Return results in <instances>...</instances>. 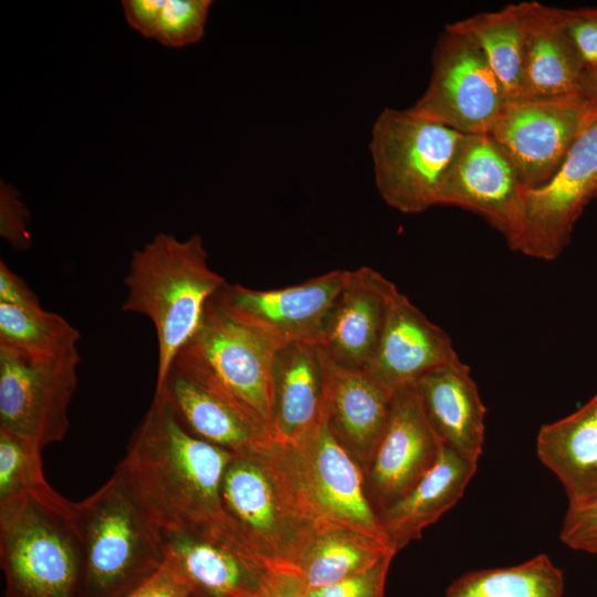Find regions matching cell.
<instances>
[{"mask_svg":"<svg viewBox=\"0 0 597 597\" xmlns=\"http://www.w3.org/2000/svg\"><path fill=\"white\" fill-rule=\"evenodd\" d=\"M232 455L187 431L155 391L116 469L161 533L190 535L263 565L224 507L222 479Z\"/></svg>","mask_w":597,"mask_h":597,"instance_id":"1","label":"cell"},{"mask_svg":"<svg viewBox=\"0 0 597 597\" xmlns=\"http://www.w3.org/2000/svg\"><path fill=\"white\" fill-rule=\"evenodd\" d=\"M221 492L229 516L266 568L297 570L316 534L332 525L308 500L291 449L276 442L233 453Z\"/></svg>","mask_w":597,"mask_h":597,"instance_id":"2","label":"cell"},{"mask_svg":"<svg viewBox=\"0 0 597 597\" xmlns=\"http://www.w3.org/2000/svg\"><path fill=\"white\" fill-rule=\"evenodd\" d=\"M3 597H85L74 502L45 482L0 504Z\"/></svg>","mask_w":597,"mask_h":597,"instance_id":"3","label":"cell"},{"mask_svg":"<svg viewBox=\"0 0 597 597\" xmlns=\"http://www.w3.org/2000/svg\"><path fill=\"white\" fill-rule=\"evenodd\" d=\"M124 283L123 310L148 317L156 329L158 387L227 282L209 266L199 234L179 241L159 233L133 253Z\"/></svg>","mask_w":597,"mask_h":597,"instance_id":"4","label":"cell"},{"mask_svg":"<svg viewBox=\"0 0 597 597\" xmlns=\"http://www.w3.org/2000/svg\"><path fill=\"white\" fill-rule=\"evenodd\" d=\"M74 507L85 553V597H128L163 566L161 532L118 469Z\"/></svg>","mask_w":597,"mask_h":597,"instance_id":"5","label":"cell"},{"mask_svg":"<svg viewBox=\"0 0 597 597\" xmlns=\"http://www.w3.org/2000/svg\"><path fill=\"white\" fill-rule=\"evenodd\" d=\"M462 136L411 107L385 108L369 142L375 184L384 201L402 213L439 205L443 178Z\"/></svg>","mask_w":597,"mask_h":597,"instance_id":"6","label":"cell"},{"mask_svg":"<svg viewBox=\"0 0 597 597\" xmlns=\"http://www.w3.org/2000/svg\"><path fill=\"white\" fill-rule=\"evenodd\" d=\"M279 347L210 301L201 325L177 357L270 431L272 370Z\"/></svg>","mask_w":597,"mask_h":597,"instance_id":"7","label":"cell"},{"mask_svg":"<svg viewBox=\"0 0 597 597\" xmlns=\"http://www.w3.org/2000/svg\"><path fill=\"white\" fill-rule=\"evenodd\" d=\"M431 65L428 86L411 108L461 134H489L509 98L476 43L449 23Z\"/></svg>","mask_w":597,"mask_h":597,"instance_id":"8","label":"cell"},{"mask_svg":"<svg viewBox=\"0 0 597 597\" xmlns=\"http://www.w3.org/2000/svg\"><path fill=\"white\" fill-rule=\"evenodd\" d=\"M597 198V107L587 113L565 160L543 186L524 192L517 230L510 247L524 255L552 261L570 242L575 223Z\"/></svg>","mask_w":597,"mask_h":597,"instance_id":"9","label":"cell"},{"mask_svg":"<svg viewBox=\"0 0 597 597\" xmlns=\"http://www.w3.org/2000/svg\"><path fill=\"white\" fill-rule=\"evenodd\" d=\"M80 360L77 347L36 358L0 346V429L41 450L63 440Z\"/></svg>","mask_w":597,"mask_h":597,"instance_id":"10","label":"cell"},{"mask_svg":"<svg viewBox=\"0 0 597 597\" xmlns=\"http://www.w3.org/2000/svg\"><path fill=\"white\" fill-rule=\"evenodd\" d=\"M289 448L306 495L322 521L391 547L368 499L364 470L336 439L323 409L316 425Z\"/></svg>","mask_w":597,"mask_h":597,"instance_id":"11","label":"cell"},{"mask_svg":"<svg viewBox=\"0 0 597 597\" xmlns=\"http://www.w3.org/2000/svg\"><path fill=\"white\" fill-rule=\"evenodd\" d=\"M590 105L580 97L509 102L489 132L522 186L535 189L558 170Z\"/></svg>","mask_w":597,"mask_h":597,"instance_id":"12","label":"cell"},{"mask_svg":"<svg viewBox=\"0 0 597 597\" xmlns=\"http://www.w3.org/2000/svg\"><path fill=\"white\" fill-rule=\"evenodd\" d=\"M347 275V270H335L301 284L271 290L226 283L213 301L279 348L294 343L318 345Z\"/></svg>","mask_w":597,"mask_h":597,"instance_id":"13","label":"cell"},{"mask_svg":"<svg viewBox=\"0 0 597 597\" xmlns=\"http://www.w3.org/2000/svg\"><path fill=\"white\" fill-rule=\"evenodd\" d=\"M441 444L416 384L397 389L384 431L364 470L366 492L377 514L405 496L430 470Z\"/></svg>","mask_w":597,"mask_h":597,"instance_id":"14","label":"cell"},{"mask_svg":"<svg viewBox=\"0 0 597 597\" xmlns=\"http://www.w3.org/2000/svg\"><path fill=\"white\" fill-rule=\"evenodd\" d=\"M525 190L489 134H463L443 178L439 205L480 214L510 241L519 227Z\"/></svg>","mask_w":597,"mask_h":597,"instance_id":"15","label":"cell"},{"mask_svg":"<svg viewBox=\"0 0 597 597\" xmlns=\"http://www.w3.org/2000/svg\"><path fill=\"white\" fill-rule=\"evenodd\" d=\"M155 391L164 394L187 431L211 444L248 453L275 443L265 426L179 357Z\"/></svg>","mask_w":597,"mask_h":597,"instance_id":"16","label":"cell"},{"mask_svg":"<svg viewBox=\"0 0 597 597\" xmlns=\"http://www.w3.org/2000/svg\"><path fill=\"white\" fill-rule=\"evenodd\" d=\"M322 356L323 410L327 423L336 439L365 470L386 426L395 391L365 367L338 365L323 352Z\"/></svg>","mask_w":597,"mask_h":597,"instance_id":"17","label":"cell"},{"mask_svg":"<svg viewBox=\"0 0 597 597\" xmlns=\"http://www.w3.org/2000/svg\"><path fill=\"white\" fill-rule=\"evenodd\" d=\"M398 289L368 266L348 271L318 347L332 362L367 367L377 349L390 301Z\"/></svg>","mask_w":597,"mask_h":597,"instance_id":"18","label":"cell"},{"mask_svg":"<svg viewBox=\"0 0 597 597\" xmlns=\"http://www.w3.org/2000/svg\"><path fill=\"white\" fill-rule=\"evenodd\" d=\"M457 359L459 356L448 334L397 290L375 355L365 368L396 391Z\"/></svg>","mask_w":597,"mask_h":597,"instance_id":"19","label":"cell"},{"mask_svg":"<svg viewBox=\"0 0 597 597\" xmlns=\"http://www.w3.org/2000/svg\"><path fill=\"white\" fill-rule=\"evenodd\" d=\"M416 386L441 442L478 464L484 443L486 408L469 366L459 358L432 369Z\"/></svg>","mask_w":597,"mask_h":597,"instance_id":"20","label":"cell"},{"mask_svg":"<svg viewBox=\"0 0 597 597\" xmlns=\"http://www.w3.org/2000/svg\"><path fill=\"white\" fill-rule=\"evenodd\" d=\"M585 67L567 35L558 8L527 1L522 100L579 97Z\"/></svg>","mask_w":597,"mask_h":597,"instance_id":"21","label":"cell"},{"mask_svg":"<svg viewBox=\"0 0 597 597\" xmlns=\"http://www.w3.org/2000/svg\"><path fill=\"white\" fill-rule=\"evenodd\" d=\"M324 363L320 347L294 343L277 349L272 370L273 440L293 447L318 421L323 409Z\"/></svg>","mask_w":597,"mask_h":597,"instance_id":"22","label":"cell"},{"mask_svg":"<svg viewBox=\"0 0 597 597\" xmlns=\"http://www.w3.org/2000/svg\"><path fill=\"white\" fill-rule=\"evenodd\" d=\"M478 464L441 444L434 464L401 499L378 514L391 547L398 552L463 495Z\"/></svg>","mask_w":597,"mask_h":597,"instance_id":"23","label":"cell"},{"mask_svg":"<svg viewBox=\"0 0 597 597\" xmlns=\"http://www.w3.org/2000/svg\"><path fill=\"white\" fill-rule=\"evenodd\" d=\"M536 453L561 481L568 509H579L597 498V392L573 413L544 425Z\"/></svg>","mask_w":597,"mask_h":597,"instance_id":"24","label":"cell"},{"mask_svg":"<svg viewBox=\"0 0 597 597\" xmlns=\"http://www.w3.org/2000/svg\"><path fill=\"white\" fill-rule=\"evenodd\" d=\"M161 535L165 553L179 565L195 597H253L269 569L234 551L190 535Z\"/></svg>","mask_w":597,"mask_h":597,"instance_id":"25","label":"cell"},{"mask_svg":"<svg viewBox=\"0 0 597 597\" xmlns=\"http://www.w3.org/2000/svg\"><path fill=\"white\" fill-rule=\"evenodd\" d=\"M527 1L475 13L453 24L476 43L500 80L509 102L523 98L522 71Z\"/></svg>","mask_w":597,"mask_h":597,"instance_id":"26","label":"cell"},{"mask_svg":"<svg viewBox=\"0 0 597 597\" xmlns=\"http://www.w3.org/2000/svg\"><path fill=\"white\" fill-rule=\"evenodd\" d=\"M389 553L397 552L356 532L327 525L314 537L297 570L311 590L365 572Z\"/></svg>","mask_w":597,"mask_h":597,"instance_id":"27","label":"cell"},{"mask_svg":"<svg viewBox=\"0 0 597 597\" xmlns=\"http://www.w3.org/2000/svg\"><path fill=\"white\" fill-rule=\"evenodd\" d=\"M564 575L547 555L509 567L467 573L443 597H563Z\"/></svg>","mask_w":597,"mask_h":597,"instance_id":"28","label":"cell"},{"mask_svg":"<svg viewBox=\"0 0 597 597\" xmlns=\"http://www.w3.org/2000/svg\"><path fill=\"white\" fill-rule=\"evenodd\" d=\"M127 22L166 46L180 48L202 38L210 0H124Z\"/></svg>","mask_w":597,"mask_h":597,"instance_id":"29","label":"cell"},{"mask_svg":"<svg viewBox=\"0 0 597 597\" xmlns=\"http://www.w3.org/2000/svg\"><path fill=\"white\" fill-rule=\"evenodd\" d=\"M78 339V331L56 313L0 303V346L43 358L77 347Z\"/></svg>","mask_w":597,"mask_h":597,"instance_id":"30","label":"cell"},{"mask_svg":"<svg viewBox=\"0 0 597 597\" xmlns=\"http://www.w3.org/2000/svg\"><path fill=\"white\" fill-rule=\"evenodd\" d=\"M41 449L0 429V504L46 482Z\"/></svg>","mask_w":597,"mask_h":597,"instance_id":"31","label":"cell"},{"mask_svg":"<svg viewBox=\"0 0 597 597\" xmlns=\"http://www.w3.org/2000/svg\"><path fill=\"white\" fill-rule=\"evenodd\" d=\"M395 555L396 553H389L365 572L311 589L307 597H384L387 574Z\"/></svg>","mask_w":597,"mask_h":597,"instance_id":"32","label":"cell"},{"mask_svg":"<svg viewBox=\"0 0 597 597\" xmlns=\"http://www.w3.org/2000/svg\"><path fill=\"white\" fill-rule=\"evenodd\" d=\"M563 27L585 70L597 64V7L558 8Z\"/></svg>","mask_w":597,"mask_h":597,"instance_id":"33","label":"cell"},{"mask_svg":"<svg viewBox=\"0 0 597 597\" xmlns=\"http://www.w3.org/2000/svg\"><path fill=\"white\" fill-rule=\"evenodd\" d=\"M561 541L572 549L597 556V498L579 509H567Z\"/></svg>","mask_w":597,"mask_h":597,"instance_id":"34","label":"cell"},{"mask_svg":"<svg viewBox=\"0 0 597 597\" xmlns=\"http://www.w3.org/2000/svg\"><path fill=\"white\" fill-rule=\"evenodd\" d=\"M192 588L176 561L166 554L158 572L128 597H190Z\"/></svg>","mask_w":597,"mask_h":597,"instance_id":"35","label":"cell"},{"mask_svg":"<svg viewBox=\"0 0 597 597\" xmlns=\"http://www.w3.org/2000/svg\"><path fill=\"white\" fill-rule=\"evenodd\" d=\"M28 212L17 192L1 184L0 192V233L14 248L24 249L30 243L27 230Z\"/></svg>","mask_w":597,"mask_h":597,"instance_id":"36","label":"cell"},{"mask_svg":"<svg viewBox=\"0 0 597 597\" xmlns=\"http://www.w3.org/2000/svg\"><path fill=\"white\" fill-rule=\"evenodd\" d=\"M307 587L300 572L285 568H269L253 597H307Z\"/></svg>","mask_w":597,"mask_h":597,"instance_id":"37","label":"cell"},{"mask_svg":"<svg viewBox=\"0 0 597 597\" xmlns=\"http://www.w3.org/2000/svg\"><path fill=\"white\" fill-rule=\"evenodd\" d=\"M0 303L20 308H42L40 300L18 274L0 262Z\"/></svg>","mask_w":597,"mask_h":597,"instance_id":"38","label":"cell"},{"mask_svg":"<svg viewBox=\"0 0 597 597\" xmlns=\"http://www.w3.org/2000/svg\"><path fill=\"white\" fill-rule=\"evenodd\" d=\"M578 96L597 107V64L584 71Z\"/></svg>","mask_w":597,"mask_h":597,"instance_id":"39","label":"cell"},{"mask_svg":"<svg viewBox=\"0 0 597 597\" xmlns=\"http://www.w3.org/2000/svg\"><path fill=\"white\" fill-rule=\"evenodd\" d=\"M190 597H195V596H190Z\"/></svg>","mask_w":597,"mask_h":597,"instance_id":"40","label":"cell"}]
</instances>
